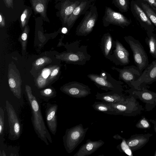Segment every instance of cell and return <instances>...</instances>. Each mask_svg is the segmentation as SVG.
Here are the masks:
<instances>
[{
    "label": "cell",
    "mask_w": 156,
    "mask_h": 156,
    "mask_svg": "<svg viewBox=\"0 0 156 156\" xmlns=\"http://www.w3.org/2000/svg\"><path fill=\"white\" fill-rule=\"evenodd\" d=\"M25 91L31 110V121L34 130L38 138L48 145V140L52 143V138L45 125L40 102L33 95L31 88L28 85H26Z\"/></svg>",
    "instance_id": "1"
},
{
    "label": "cell",
    "mask_w": 156,
    "mask_h": 156,
    "mask_svg": "<svg viewBox=\"0 0 156 156\" xmlns=\"http://www.w3.org/2000/svg\"><path fill=\"white\" fill-rule=\"evenodd\" d=\"M88 129L84 128L80 124L66 129L62 139L65 148L68 153L73 152L82 142Z\"/></svg>",
    "instance_id": "2"
},
{
    "label": "cell",
    "mask_w": 156,
    "mask_h": 156,
    "mask_svg": "<svg viewBox=\"0 0 156 156\" xmlns=\"http://www.w3.org/2000/svg\"><path fill=\"white\" fill-rule=\"evenodd\" d=\"M124 39L133 52L134 62L141 74L149 64L147 54L139 40L130 36L125 37Z\"/></svg>",
    "instance_id": "3"
},
{
    "label": "cell",
    "mask_w": 156,
    "mask_h": 156,
    "mask_svg": "<svg viewBox=\"0 0 156 156\" xmlns=\"http://www.w3.org/2000/svg\"><path fill=\"white\" fill-rule=\"evenodd\" d=\"M94 2L86 12L84 16L78 25L76 34L85 35L90 33L93 30L98 20V15L96 6Z\"/></svg>",
    "instance_id": "4"
},
{
    "label": "cell",
    "mask_w": 156,
    "mask_h": 156,
    "mask_svg": "<svg viewBox=\"0 0 156 156\" xmlns=\"http://www.w3.org/2000/svg\"><path fill=\"white\" fill-rule=\"evenodd\" d=\"M5 103L9 126V138L12 140H16L22 133L21 124L12 105L7 100Z\"/></svg>",
    "instance_id": "5"
},
{
    "label": "cell",
    "mask_w": 156,
    "mask_h": 156,
    "mask_svg": "<svg viewBox=\"0 0 156 156\" xmlns=\"http://www.w3.org/2000/svg\"><path fill=\"white\" fill-rule=\"evenodd\" d=\"M102 22L105 27L113 24L123 28L130 24L131 21L121 13L115 11L109 7L106 6L102 18Z\"/></svg>",
    "instance_id": "6"
},
{
    "label": "cell",
    "mask_w": 156,
    "mask_h": 156,
    "mask_svg": "<svg viewBox=\"0 0 156 156\" xmlns=\"http://www.w3.org/2000/svg\"><path fill=\"white\" fill-rule=\"evenodd\" d=\"M137 2L132 0L130 3L131 12L141 26L147 31V34L153 33L154 26Z\"/></svg>",
    "instance_id": "7"
},
{
    "label": "cell",
    "mask_w": 156,
    "mask_h": 156,
    "mask_svg": "<svg viewBox=\"0 0 156 156\" xmlns=\"http://www.w3.org/2000/svg\"><path fill=\"white\" fill-rule=\"evenodd\" d=\"M144 70L140 77L132 85L136 87L141 85L150 84L156 81V60L152 61Z\"/></svg>",
    "instance_id": "8"
},
{
    "label": "cell",
    "mask_w": 156,
    "mask_h": 156,
    "mask_svg": "<svg viewBox=\"0 0 156 156\" xmlns=\"http://www.w3.org/2000/svg\"><path fill=\"white\" fill-rule=\"evenodd\" d=\"M60 90L69 96L77 98L85 97L91 93L87 86L77 83L64 85Z\"/></svg>",
    "instance_id": "9"
},
{
    "label": "cell",
    "mask_w": 156,
    "mask_h": 156,
    "mask_svg": "<svg viewBox=\"0 0 156 156\" xmlns=\"http://www.w3.org/2000/svg\"><path fill=\"white\" fill-rule=\"evenodd\" d=\"M58 105L56 104L47 103L45 111L46 121L48 127L51 133L55 135L57 132V112Z\"/></svg>",
    "instance_id": "10"
},
{
    "label": "cell",
    "mask_w": 156,
    "mask_h": 156,
    "mask_svg": "<svg viewBox=\"0 0 156 156\" xmlns=\"http://www.w3.org/2000/svg\"><path fill=\"white\" fill-rule=\"evenodd\" d=\"M96 0H81L80 4L74 9L68 18L66 24L71 28L80 16L84 15L92 4Z\"/></svg>",
    "instance_id": "11"
},
{
    "label": "cell",
    "mask_w": 156,
    "mask_h": 156,
    "mask_svg": "<svg viewBox=\"0 0 156 156\" xmlns=\"http://www.w3.org/2000/svg\"><path fill=\"white\" fill-rule=\"evenodd\" d=\"M104 142L101 140L97 141H92L88 139L85 144L80 147L77 152L73 156H86L95 152L102 146Z\"/></svg>",
    "instance_id": "12"
},
{
    "label": "cell",
    "mask_w": 156,
    "mask_h": 156,
    "mask_svg": "<svg viewBox=\"0 0 156 156\" xmlns=\"http://www.w3.org/2000/svg\"><path fill=\"white\" fill-rule=\"evenodd\" d=\"M141 75L138 68L134 65L125 67L120 71L121 79L130 84L137 80Z\"/></svg>",
    "instance_id": "13"
},
{
    "label": "cell",
    "mask_w": 156,
    "mask_h": 156,
    "mask_svg": "<svg viewBox=\"0 0 156 156\" xmlns=\"http://www.w3.org/2000/svg\"><path fill=\"white\" fill-rule=\"evenodd\" d=\"M8 83L10 89L14 95L20 99L21 96V81L20 76L13 70L8 73Z\"/></svg>",
    "instance_id": "14"
},
{
    "label": "cell",
    "mask_w": 156,
    "mask_h": 156,
    "mask_svg": "<svg viewBox=\"0 0 156 156\" xmlns=\"http://www.w3.org/2000/svg\"><path fill=\"white\" fill-rule=\"evenodd\" d=\"M81 0H64L61 4L60 15L64 23L67 20L74 9L80 4Z\"/></svg>",
    "instance_id": "15"
},
{
    "label": "cell",
    "mask_w": 156,
    "mask_h": 156,
    "mask_svg": "<svg viewBox=\"0 0 156 156\" xmlns=\"http://www.w3.org/2000/svg\"><path fill=\"white\" fill-rule=\"evenodd\" d=\"M115 52L117 59L122 65H126L129 63V54L127 50L119 41L116 43Z\"/></svg>",
    "instance_id": "16"
},
{
    "label": "cell",
    "mask_w": 156,
    "mask_h": 156,
    "mask_svg": "<svg viewBox=\"0 0 156 156\" xmlns=\"http://www.w3.org/2000/svg\"><path fill=\"white\" fill-rule=\"evenodd\" d=\"M96 96V99L108 103H119L121 99L120 96L116 93H98Z\"/></svg>",
    "instance_id": "17"
},
{
    "label": "cell",
    "mask_w": 156,
    "mask_h": 156,
    "mask_svg": "<svg viewBox=\"0 0 156 156\" xmlns=\"http://www.w3.org/2000/svg\"><path fill=\"white\" fill-rule=\"evenodd\" d=\"M145 41L149 48V53L156 59V34L153 33L147 34Z\"/></svg>",
    "instance_id": "18"
},
{
    "label": "cell",
    "mask_w": 156,
    "mask_h": 156,
    "mask_svg": "<svg viewBox=\"0 0 156 156\" xmlns=\"http://www.w3.org/2000/svg\"><path fill=\"white\" fill-rule=\"evenodd\" d=\"M137 2L147 17L156 27V12L147 3L141 2Z\"/></svg>",
    "instance_id": "19"
},
{
    "label": "cell",
    "mask_w": 156,
    "mask_h": 156,
    "mask_svg": "<svg viewBox=\"0 0 156 156\" xmlns=\"http://www.w3.org/2000/svg\"><path fill=\"white\" fill-rule=\"evenodd\" d=\"M92 106L97 111L106 113L116 112L109 103L103 101L95 102Z\"/></svg>",
    "instance_id": "20"
},
{
    "label": "cell",
    "mask_w": 156,
    "mask_h": 156,
    "mask_svg": "<svg viewBox=\"0 0 156 156\" xmlns=\"http://www.w3.org/2000/svg\"><path fill=\"white\" fill-rule=\"evenodd\" d=\"M82 57V55L72 52L64 53L57 55V58L67 61L76 62L79 61Z\"/></svg>",
    "instance_id": "21"
},
{
    "label": "cell",
    "mask_w": 156,
    "mask_h": 156,
    "mask_svg": "<svg viewBox=\"0 0 156 156\" xmlns=\"http://www.w3.org/2000/svg\"><path fill=\"white\" fill-rule=\"evenodd\" d=\"M88 76L92 80L100 86L109 88H114L113 86L110 82L102 77L94 74H90Z\"/></svg>",
    "instance_id": "22"
},
{
    "label": "cell",
    "mask_w": 156,
    "mask_h": 156,
    "mask_svg": "<svg viewBox=\"0 0 156 156\" xmlns=\"http://www.w3.org/2000/svg\"><path fill=\"white\" fill-rule=\"evenodd\" d=\"M112 3L122 12H127L128 11L129 0H112Z\"/></svg>",
    "instance_id": "23"
},
{
    "label": "cell",
    "mask_w": 156,
    "mask_h": 156,
    "mask_svg": "<svg viewBox=\"0 0 156 156\" xmlns=\"http://www.w3.org/2000/svg\"><path fill=\"white\" fill-rule=\"evenodd\" d=\"M40 94L43 99L45 100L55 98L56 95V92L52 88H47L43 90L40 91Z\"/></svg>",
    "instance_id": "24"
},
{
    "label": "cell",
    "mask_w": 156,
    "mask_h": 156,
    "mask_svg": "<svg viewBox=\"0 0 156 156\" xmlns=\"http://www.w3.org/2000/svg\"><path fill=\"white\" fill-rule=\"evenodd\" d=\"M104 51L105 55H107L110 51L112 46V38L109 34H106L104 36Z\"/></svg>",
    "instance_id": "25"
},
{
    "label": "cell",
    "mask_w": 156,
    "mask_h": 156,
    "mask_svg": "<svg viewBox=\"0 0 156 156\" xmlns=\"http://www.w3.org/2000/svg\"><path fill=\"white\" fill-rule=\"evenodd\" d=\"M51 62V59L48 57H44L37 59L35 62L34 66L37 69H40L46 64Z\"/></svg>",
    "instance_id": "26"
},
{
    "label": "cell",
    "mask_w": 156,
    "mask_h": 156,
    "mask_svg": "<svg viewBox=\"0 0 156 156\" xmlns=\"http://www.w3.org/2000/svg\"><path fill=\"white\" fill-rule=\"evenodd\" d=\"M4 112L2 107H0V135L2 136L4 125Z\"/></svg>",
    "instance_id": "27"
},
{
    "label": "cell",
    "mask_w": 156,
    "mask_h": 156,
    "mask_svg": "<svg viewBox=\"0 0 156 156\" xmlns=\"http://www.w3.org/2000/svg\"><path fill=\"white\" fill-rule=\"evenodd\" d=\"M120 147L122 150L126 154L129 156L132 155L131 150L124 139L122 140L120 144Z\"/></svg>",
    "instance_id": "28"
},
{
    "label": "cell",
    "mask_w": 156,
    "mask_h": 156,
    "mask_svg": "<svg viewBox=\"0 0 156 156\" xmlns=\"http://www.w3.org/2000/svg\"><path fill=\"white\" fill-rule=\"evenodd\" d=\"M116 112L117 111L123 112L126 109V107L122 105L119 104L118 103H109Z\"/></svg>",
    "instance_id": "29"
},
{
    "label": "cell",
    "mask_w": 156,
    "mask_h": 156,
    "mask_svg": "<svg viewBox=\"0 0 156 156\" xmlns=\"http://www.w3.org/2000/svg\"><path fill=\"white\" fill-rule=\"evenodd\" d=\"M137 2H141L148 4L156 12V0H137Z\"/></svg>",
    "instance_id": "30"
},
{
    "label": "cell",
    "mask_w": 156,
    "mask_h": 156,
    "mask_svg": "<svg viewBox=\"0 0 156 156\" xmlns=\"http://www.w3.org/2000/svg\"><path fill=\"white\" fill-rule=\"evenodd\" d=\"M28 9H25L22 14L20 18L22 26L23 27L26 23L28 16Z\"/></svg>",
    "instance_id": "31"
},
{
    "label": "cell",
    "mask_w": 156,
    "mask_h": 156,
    "mask_svg": "<svg viewBox=\"0 0 156 156\" xmlns=\"http://www.w3.org/2000/svg\"><path fill=\"white\" fill-rule=\"evenodd\" d=\"M51 73V70L49 69L44 68L42 71L41 76L44 79H47L50 75Z\"/></svg>",
    "instance_id": "32"
},
{
    "label": "cell",
    "mask_w": 156,
    "mask_h": 156,
    "mask_svg": "<svg viewBox=\"0 0 156 156\" xmlns=\"http://www.w3.org/2000/svg\"><path fill=\"white\" fill-rule=\"evenodd\" d=\"M35 9L37 12L41 13L44 12V7L43 4L39 3L35 6Z\"/></svg>",
    "instance_id": "33"
},
{
    "label": "cell",
    "mask_w": 156,
    "mask_h": 156,
    "mask_svg": "<svg viewBox=\"0 0 156 156\" xmlns=\"http://www.w3.org/2000/svg\"><path fill=\"white\" fill-rule=\"evenodd\" d=\"M142 96L143 98L145 100H150L152 98V94L148 92H144L142 94Z\"/></svg>",
    "instance_id": "34"
},
{
    "label": "cell",
    "mask_w": 156,
    "mask_h": 156,
    "mask_svg": "<svg viewBox=\"0 0 156 156\" xmlns=\"http://www.w3.org/2000/svg\"><path fill=\"white\" fill-rule=\"evenodd\" d=\"M59 70V68L58 67L54 69L51 72L50 74V78L51 79L55 77L58 73Z\"/></svg>",
    "instance_id": "35"
},
{
    "label": "cell",
    "mask_w": 156,
    "mask_h": 156,
    "mask_svg": "<svg viewBox=\"0 0 156 156\" xmlns=\"http://www.w3.org/2000/svg\"><path fill=\"white\" fill-rule=\"evenodd\" d=\"M28 31V28L27 27H26L25 30L21 36V38L23 41H26L27 39Z\"/></svg>",
    "instance_id": "36"
},
{
    "label": "cell",
    "mask_w": 156,
    "mask_h": 156,
    "mask_svg": "<svg viewBox=\"0 0 156 156\" xmlns=\"http://www.w3.org/2000/svg\"><path fill=\"white\" fill-rule=\"evenodd\" d=\"M139 143V140L137 139L129 141L128 145L129 147H133L137 145Z\"/></svg>",
    "instance_id": "37"
},
{
    "label": "cell",
    "mask_w": 156,
    "mask_h": 156,
    "mask_svg": "<svg viewBox=\"0 0 156 156\" xmlns=\"http://www.w3.org/2000/svg\"><path fill=\"white\" fill-rule=\"evenodd\" d=\"M140 123L143 126L144 128H147L149 126V124L148 122L145 119L141 120Z\"/></svg>",
    "instance_id": "38"
},
{
    "label": "cell",
    "mask_w": 156,
    "mask_h": 156,
    "mask_svg": "<svg viewBox=\"0 0 156 156\" xmlns=\"http://www.w3.org/2000/svg\"><path fill=\"white\" fill-rule=\"evenodd\" d=\"M8 7H13V0H4Z\"/></svg>",
    "instance_id": "39"
},
{
    "label": "cell",
    "mask_w": 156,
    "mask_h": 156,
    "mask_svg": "<svg viewBox=\"0 0 156 156\" xmlns=\"http://www.w3.org/2000/svg\"><path fill=\"white\" fill-rule=\"evenodd\" d=\"M0 24L2 27H4L5 25V20L1 14H0Z\"/></svg>",
    "instance_id": "40"
},
{
    "label": "cell",
    "mask_w": 156,
    "mask_h": 156,
    "mask_svg": "<svg viewBox=\"0 0 156 156\" xmlns=\"http://www.w3.org/2000/svg\"><path fill=\"white\" fill-rule=\"evenodd\" d=\"M61 31L62 33L65 34L67 32L68 30L66 28L64 27L62 29Z\"/></svg>",
    "instance_id": "41"
},
{
    "label": "cell",
    "mask_w": 156,
    "mask_h": 156,
    "mask_svg": "<svg viewBox=\"0 0 156 156\" xmlns=\"http://www.w3.org/2000/svg\"><path fill=\"white\" fill-rule=\"evenodd\" d=\"M113 137L116 139H119L121 138V137L119 135H115L114 136H113Z\"/></svg>",
    "instance_id": "42"
}]
</instances>
